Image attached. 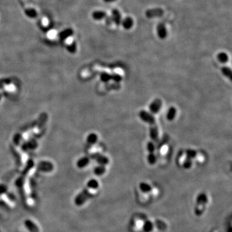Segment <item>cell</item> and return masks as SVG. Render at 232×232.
Listing matches in <instances>:
<instances>
[{"mask_svg": "<svg viewBox=\"0 0 232 232\" xmlns=\"http://www.w3.org/2000/svg\"><path fill=\"white\" fill-rule=\"evenodd\" d=\"M159 194L160 191L159 189L148 182H141L138 186V198L142 203H148L155 199L159 197Z\"/></svg>", "mask_w": 232, "mask_h": 232, "instance_id": "cell-1", "label": "cell"}, {"mask_svg": "<svg viewBox=\"0 0 232 232\" xmlns=\"http://www.w3.org/2000/svg\"><path fill=\"white\" fill-rule=\"evenodd\" d=\"M99 187L100 184L98 180L92 179L88 181L86 184V187L75 199V203L76 205L81 206L84 204L88 200L97 194Z\"/></svg>", "mask_w": 232, "mask_h": 232, "instance_id": "cell-2", "label": "cell"}, {"mask_svg": "<svg viewBox=\"0 0 232 232\" xmlns=\"http://www.w3.org/2000/svg\"><path fill=\"white\" fill-rule=\"evenodd\" d=\"M210 196L205 192H201L196 197L194 213L195 216L200 217L205 214L210 204Z\"/></svg>", "mask_w": 232, "mask_h": 232, "instance_id": "cell-3", "label": "cell"}, {"mask_svg": "<svg viewBox=\"0 0 232 232\" xmlns=\"http://www.w3.org/2000/svg\"><path fill=\"white\" fill-rule=\"evenodd\" d=\"M167 224L160 219H152L145 216L141 232H160L166 230Z\"/></svg>", "mask_w": 232, "mask_h": 232, "instance_id": "cell-4", "label": "cell"}, {"mask_svg": "<svg viewBox=\"0 0 232 232\" xmlns=\"http://www.w3.org/2000/svg\"><path fill=\"white\" fill-rule=\"evenodd\" d=\"M145 216V215L138 214L132 218L130 226L133 232H141Z\"/></svg>", "mask_w": 232, "mask_h": 232, "instance_id": "cell-5", "label": "cell"}, {"mask_svg": "<svg viewBox=\"0 0 232 232\" xmlns=\"http://www.w3.org/2000/svg\"><path fill=\"white\" fill-rule=\"evenodd\" d=\"M139 116L143 122H146V123L150 125L155 124V118L154 115L150 112L142 110L139 112Z\"/></svg>", "mask_w": 232, "mask_h": 232, "instance_id": "cell-6", "label": "cell"}, {"mask_svg": "<svg viewBox=\"0 0 232 232\" xmlns=\"http://www.w3.org/2000/svg\"><path fill=\"white\" fill-rule=\"evenodd\" d=\"M162 106V102L159 99H154L151 104L149 105V110L150 111V113L154 114H157L161 110V108Z\"/></svg>", "mask_w": 232, "mask_h": 232, "instance_id": "cell-7", "label": "cell"}, {"mask_svg": "<svg viewBox=\"0 0 232 232\" xmlns=\"http://www.w3.org/2000/svg\"><path fill=\"white\" fill-rule=\"evenodd\" d=\"M164 14V11L162 9L160 8H154L148 9L146 12L145 15L148 18H160Z\"/></svg>", "mask_w": 232, "mask_h": 232, "instance_id": "cell-8", "label": "cell"}, {"mask_svg": "<svg viewBox=\"0 0 232 232\" xmlns=\"http://www.w3.org/2000/svg\"><path fill=\"white\" fill-rule=\"evenodd\" d=\"M157 34L159 38L161 39H165L168 36V32L165 23L160 22L157 26Z\"/></svg>", "mask_w": 232, "mask_h": 232, "instance_id": "cell-9", "label": "cell"}, {"mask_svg": "<svg viewBox=\"0 0 232 232\" xmlns=\"http://www.w3.org/2000/svg\"><path fill=\"white\" fill-rule=\"evenodd\" d=\"M150 137L153 141H157L159 139V130L158 127L155 125H151L149 129Z\"/></svg>", "mask_w": 232, "mask_h": 232, "instance_id": "cell-10", "label": "cell"}, {"mask_svg": "<svg viewBox=\"0 0 232 232\" xmlns=\"http://www.w3.org/2000/svg\"><path fill=\"white\" fill-rule=\"evenodd\" d=\"M112 18L113 20V22L117 25L119 26L122 22V17L121 14L118 9H113L112 10Z\"/></svg>", "mask_w": 232, "mask_h": 232, "instance_id": "cell-11", "label": "cell"}, {"mask_svg": "<svg viewBox=\"0 0 232 232\" xmlns=\"http://www.w3.org/2000/svg\"><path fill=\"white\" fill-rule=\"evenodd\" d=\"M93 158L95 159L96 162L99 164V165H103V166H106L109 163V159L106 156L101 155L99 154H94L93 155Z\"/></svg>", "mask_w": 232, "mask_h": 232, "instance_id": "cell-12", "label": "cell"}, {"mask_svg": "<svg viewBox=\"0 0 232 232\" xmlns=\"http://www.w3.org/2000/svg\"><path fill=\"white\" fill-rule=\"evenodd\" d=\"M122 26V27L126 30L130 29L134 25V21L132 18L130 17H126L122 19V22L121 23Z\"/></svg>", "mask_w": 232, "mask_h": 232, "instance_id": "cell-13", "label": "cell"}, {"mask_svg": "<svg viewBox=\"0 0 232 232\" xmlns=\"http://www.w3.org/2000/svg\"><path fill=\"white\" fill-rule=\"evenodd\" d=\"M106 16V13L104 11L95 10L92 13V18L94 20H97V21H99V20L105 18Z\"/></svg>", "mask_w": 232, "mask_h": 232, "instance_id": "cell-14", "label": "cell"}, {"mask_svg": "<svg viewBox=\"0 0 232 232\" xmlns=\"http://www.w3.org/2000/svg\"><path fill=\"white\" fill-rule=\"evenodd\" d=\"M177 115V109L174 106L170 107L166 114V119L169 121L174 120Z\"/></svg>", "mask_w": 232, "mask_h": 232, "instance_id": "cell-15", "label": "cell"}, {"mask_svg": "<svg viewBox=\"0 0 232 232\" xmlns=\"http://www.w3.org/2000/svg\"><path fill=\"white\" fill-rule=\"evenodd\" d=\"M25 225L30 232H39V230L38 227L32 221H30V220L25 221Z\"/></svg>", "mask_w": 232, "mask_h": 232, "instance_id": "cell-16", "label": "cell"}, {"mask_svg": "<svg viewBox=\"0 0 232 232\" xmlns=\"http://www.w3.org/2000/svg\"><path fill=\"white\" fill-rule=\"evenodd\" d=\"M106 172V168L105 166L98 165L94 169V174L98 176H101L104 175Z\"/></svg>", "mask_w": 232, "mask_h": 232, "instance_id": "cell-17", "label": "cell"}, {"mask_svg": "<svg viewBox=\"0 0 232 232\" xmlns=\"http://www.w3.org/2000/svg\"><path fill=\"white\" fill-rule=\"evenodd\" d=\"M25 15L30 18H35L38 16L37 11L33 8H28L25 10Z\"/></svg>", "mask_w": 232, "mask_h": 232, "instance_id": "cell-18", "label": "cell"}, {"mask_svg": "<svg viewBox=\"0 0 232 232\" xmlns=\"http://www.w3.org/2000/svg\"><path fill=\"white\" fill-rule=\"evenodd\" d=\"M221 72L225 77H226L230 80L232 79V72L230 68H229L228 66H222L221 68Z\"/></svg>", "mask_w": 232, "mask_h": 232, "instance_id": "cell-19", "label": "cell"}, {"mask_svg": "<svg viewBox=\"0 0 232 232\" xmlns=\"http://www.w3.org/2000/svg\"><path fill=\"white\" fill-rule=\"evenodd\" d=\"M217 59L221 63H226L229 60L228 55L225 52H220L217 55Z\"/></svg>", "mask_w": 232, "mask_h": 232, "instance_id": "cell-20", "label": "cell"}, {"mask_svg": "<svg viewBox=\"0 0 232 232\" xmlns=\"http://www.w3.org/2000/svg\"><path fill=\"white\" fill-rule=\"evenodd\" d=\"M89 162L90 159L88 158H86V157H84V158H82L78 161L77 163V166H78V167L79 168H85L89 164Z\"/></svg>", "mask_w": 232, "mask_h": 232, "instance_id": "cell-21", "label": "cell"}, {"mask_svg": "<svg viewBox=\"0 0 232 232\" xmlns=\"http://www.w3.org/2000/svg\"><path fill=\"white\" fill-rule=\"evenodd\" d=\"M98 135L94 133H92L87 136L86 141L88 143H89V144L90 145H94L98 141Z\"/></svg>", "mask_w": 232, "mask_h": 232, "instance_id": "cell-22", "label": "cell"}, {"mask_svg": "<svg viewBox=\"0 0 232 232\" xmlns=\"http://www.w3.org/2000/svg\"><path fill=\"white\" fill-rule=\"evenodd\" d=\"M158 158L154 153H149L147 156V161L150 165H154L157 162Z\"/></svg>", "mask_w": 232, "mask_h": 232, "instance_id": "cell-23", "label": "cell"}, {"mask_svg": "<svg viewBox=\"0 0 232 232\" xmlns=\"http://www.w3.org/2000/svg\"><path fill=\"white\" fill-rule=\"evenodd\" d=\"M73 33H74L73 30H72L71 29H67L60 33L59 37L61 39H66L67 38H69V36H72L73 34Z\"/></svg>", "mask_w": 232, "mask_h": 232, "instance_id": "cell-24", "label": "cell"}, {"mask_svg": "<svg viewBox=\"0 0 232 232\" xmlns=\"http://www.w3.org/2000/svg\"><path fill=\"white\" fill-rule=\"evenodd\" d=\"M185 154H186V158L192 159V160L195 159L196 158L197 155V152L193 149H188L187 150H186Z\"/></svg>", "mask_w": 232, "mask_h": 232, "instance_id": "cell-25", "label": "cell"}, {"mask_svg": "<svg viewBox=\"0 0 232 232\" xmlns=\"http://www.w3.org/2000/svg\"><path fill=\"white\" fill-rule=\"evenodd\" d=\"M192 165H193V160L188 159V158H186L185 159V161H183L182 165V167L186 170H188L192 168Z\"/></svg>", "mask_w": 232, "mask_h": 232, "instance_id": "cell-26", "label": "cell"}, {"mask_svg": "<svg viewBox=\"0 0 232 232\" xmlns=\"http://www.w3.org/2000/svg\"><path fill=\"white\" fill-rule=\"evenodd\" d=\"M101 79L103 82L106 83V82H108L109 81L111 80V74L106 72L102 73L101 74Z\"/></svg>", "mask_w": 232, "mask_h": 232, "instance_id": "cell-27", "label": "cell"}, {"mask_svg": "<svg viewBox=\"0 0 232 232\" xmlns=\"http://www.w3.org/2000/svg\"><path fill=\"white\" fill-rule=\"evenodd\" d=\"M146 148L149 153H154L155 150V145H154V142L152 141L148 142L147 145H146Z\"/></svg>", "mask_w": 232, "mask_h": 232, "instance_id": "cell-28", "label": "cell"}, {"mask_svg": "<svg viewBox=\"0 0 232 232\" xmlns=\"http://www.w3.org/2000/svg\"><path fill=\"white\" fill-rule=\"evenodd\" d=\"M111 80L117 82V83H119V82L122 81V77L119 74H111Z\"/></svg>", "mask_w": 232, "mask_h": 232, "instance_id": "cell-29", "label": "cell"}, {"mask_svg": "<svg viewBox=\"0 0 232 232\" xmlns=\"http://www.w3.org/2000/svg\"><path fill=\"white\" fill-rule=\"evenodd\" d=\"M105 22L107 25H110L113 23V20L111 16H107L105 17Z\"/></svg>", "mask_w": 232, "mask_h": 232, "instance_id": "cell-30", "label": "cell"}, {"mask_svg": "<svg viewBox=\"0 0 232 232\" xmlns=\"http://www.w3.org/2000/svg\"><path fill=\"white\" fill-rule=\"evenodd\" d=\"M68 49H69L70 51H72V52H75L76 50V43L74 42L71 44V45L69 46V47H68Z\"/></svg>", "mask_w": 232, "mask_h": 232, "instance_id": "cell-31", "label": "cell"}, {"mask_svg": "<svg viewBox=\"0 0 232 232\" xmlns=\"http://www.w3.org/2000/svg\"><path fill=\"white\" fill-rule=\"evenodd\" d=\"M5 188L4 186H0V194H2V192H5Z\"/></svg>", "mask_w": 232, "mask_h": 232, "instance_id": "cell-32", "label": "cell"}, {"mask_svg": "<svg viewBox=\"0 0 232 232\" xmlns=\"http://www.w3.org/2000/svg\"><path fill=\"white\" fill-rule=\"evenodd\" d=\"M103 1L105 3H112V2H115L116 0H103Z\"/></svg>", "mask_w": 232, "mask_h": 232, "instance_id": "cell-33", "label": "cell"}, {"mask_svg": "<svg viewBox=\"0 0 232 232\" xmlns=\"http://www.w3.org/2000/svg\"><path fill=\"white\" fill-rule=\"evenodd\" d=\"M213 232H223V231H213Z\"/></svg>", "mask_w": 232, "mask_h": 232, "instance_id": "cell-34", "label": "cell"}]
</instances>
